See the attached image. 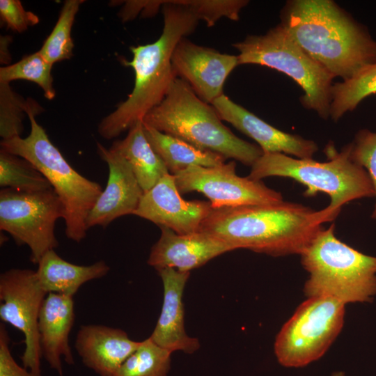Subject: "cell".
I'll return each instance as SVG.
<instances>
[{
    "label": "cell",
    "instance_id": "obj_19",
    "mask_svg": "<svg viewBox=\"0 0 376 376\" xmlns=\"http://www.w3.org/2000/svg\"><path fill=\"white\" fill-rule=\"evenodd\" d=\"M164 286L162 311L150 338L159 346L173 352L182 351L191 354L200 343L189 336L184 326L182 294L190 272L166 267L157 271Z\"/></svg>",
    "mask_w": 376,
    "mask_h": 376
},
{
    "label": "cell",
    "instance_id": "obj_22",
    "mask_svg": "<svg viewBox=\"0 0 376 376\" xmlns=\"http://www.w3.org/2000/svg\"><path fill=\"white\" fill-rule=\"evenodd\" d=\"M110 148L126 159L143 192L150 190L169 173L148 141L143 121L136 123L129 130L125 139L113 142Z\"/></svg>",
    "mask_w": 376,
    "mask_h": 376
},
{
    "label": "cell",
    "instance_id": "obj_28",
    "mask_svg": "<svg viewBox=\"0 0 376 376\" xmlns=\"http://www.w3.org/2000/svg\"><path fill=\"white\" fill-rule=\"evenodd\" d=\"M52 66L38 51L24 56L14 64L1 67L0 83L9 84L17 79L34 82L42 89L45 97L51 100L56 95L52 75Z\"/></svg>",
    "mask_w": 376,
    "mask_h": 376
},
{
    "label": "cell",
    "instance_id": "obj_1",
    "mask_svg": "<svg viewBox=\"0 0 376 376\" xmlns=\"http://www.w3.org/2000/svg\"><path fill=\"white\" fill-rule=\"evenodd\" d=\"M334 219L326 207L317 211L283 201L212 208L199 231L217 237L233 250L246 249L272 256L301 255L322 224Z\"/></svg>",
    "mask_w": 376,
    "mask_h": 376
},
{
    "label": "cell",
    "instance_id": "obj_30",
    "mask_svg": "<svg viewBox=\"0 0 376 376\" xmlns=\"http://www.w3.org/2000/svg\"><path fill=\"white\" fill-rule=\"evenodd\" d=\"M246 0H182L199 20L210 27L222 17L237 21L240 13L248 3Z\"/></svg>",
    "mask_w": 376,
    "mask_h": 376
},
{
    "label": "cell",
    "instance_id": "obj_7",
    "mask_svg": "<svg viewBox=\"0 0 376 376\" xmlns=\"http://www.w3.org/2000/svg\"><path fill=\"white\" fill-rule=\"evenodd\" d=\"M300 256L309 274L307 297H331L346 304L369 302L376 295V257L338 240L334 224L322 229Z\"/></svg>",
    "mask_w": 376,
    "mask_h": 376
},
{
    "label": "cell",
    "instance_id": "obj_29",
    "mask_svg": "<svg viewBox=\"0 0 376 376\" xmlns=\"http://www.w3.org/2000/svg\"><path fill=\"white\" fill-rule=\"evenodd\" d=\"M0 85V135L3 140H6L20 136L26 101L11 90L9 84Z\"/></svg>",
    "mask_w": 376,
    "mask_h": 376
},
{
    "label": "cell",
    "instance_id": "obj_3",
    "mask_svg": "<svg viewBox=\"0 0 376 376\" xmlns=\"http://www.w3.org/2000/svg\"><path fill=\"white\" fill-rule=\"evenodd\" d=\"M160 2L162 34L154 42L130 47L132 60L123 63L134 71V88L127 100L100 123L98 133L104 139H111L129 130L161 103L176 77L171 64L173 50L198 25L199 19L182 0Z\"/></svg>",
    "mask_w": 376,
    "mask_h": 376
},
{
    "label": "cell",
    "instance_id": "obj_12",
    "mask_svg": "<svg viewBox=\"0 0 376 376\" xmlns=\"http://www.w3.org/2000/svg\"><path fill=\"white\" fill-rule=\"evenodd\" d=\"M235 161L204 167L189 166L174 175L180 194L198 191L210 201L212 208L278 203L284 201L279 191L267 187L261 180L235 172Z\"/></svg>",
    "mask_w": 376,
    "mask_h": 376
},
{
    "label": "cell",
    "instance_id": "obj_2",
    "mask_svg": "<svg viewBox=\"0 0 376 376\" xmlns=\"http://www.w3.org/2000/svg\"><path fill=\"white\" fill-rule=\"evenodd\" d=\"M280 24L334 78L348 80L376 63V40L331 0L288 1Z\"/></svg>",
    "mask_w": 376,
    "mask_h": 376
},
{
    "label": "cell",
    "instance_id": "obj_32",
    "mask_svg": "<svg viewBox=\"0 0 376 376\" xmlns=\"http://www.w3.org/2000/svg\"><path fill=\"white\" fill-rule=\"evenodd\" d=\"M0 15L7 26L18 33L26 31L29 26L39 22L38 17L26 10L18 0H1Z\"/></svg>",
    "mask_w": 376,
    "mask_h": 376
},
{
    "label": "cell",
    "instance_id": "obj_6",
    "mask_svg": "<svg viewBox=\"0 0 376 376\" xmlns=\"http://www.w3.org/2000/svg\"><path fill=\"white\" fill-rule=\"evenodd\" d=\"M329 160L293 158L283 153H263L251 166L248 177L261 180L270 176L293 179L304 185L306 197L319 192L327 194L330 204L326 209L336 219L341 207L354 200L375 197V190L367 171L350 158V143L340 152L328 146Z\"/></svg>",
    "mask_w": 376,
    "mask_h": 376
},
{
    "label": "cell",
    "instance_id": "obj_21",
    "mask_svg": "<svg viewBox=\"0 0 376 376\" xmlns=\"http://www.w3.org/2000/svg\"><path fill=\"white\" fill-rule=\"evenodd\" d=\"M38 265L36 271L38 280L47 294L58 293L70 297L85 283L106 276L110 269L104 260L90 265L70 263L54 250L47 252Z\"/></svg>",
    "mask_w": 376,
    "mask_h": 376
},
{
    "label": "cell",
    "instance_id": "obj_16",
    "mask_svg": "<svg viewBox=\"0 0 376 376\" xmlns=\"http://www.w3.org/2000/svg\"><path fill=\"white\" fill-rule=\"evenodd\" d=\"M212 105L221 120L253 139L263 153H283L312 159L318 146L313 141L279 130L223 94Z\"/></svg>",
    "mask_w": 376,
    "mask_h": 376
},
{
    "label": "cell",
    "instance_id": "obj_18",
    "mask_svg": "<svg viewBox=\"0 0 376 376\" xmlns=\"http://www.w3.org/2000/svg\"><path fill=\"white\" fill-rule=\"evenodd\" d=\"M139 345L125 331L100 324L81 326L75 343L83 363L99 376H116Z\"/></svg>",
    "mask_w": 376,
    "mask_h": 376
},
{
    "label": "cell",
    "instance_id": "obj_31",
    "mask_svg": "<svg viewBox=\"0 0 376 376\" xmlns=\"http://www.w3.org/2000/svg\"><path fill=\"white\" fill-rule=\"evenodd\" d=\"M351 159L368 173L375 190L376 198V132L367 129L357 132L350 143ZM372 218L376 220V202Z\"/></svg>",
    "mask_w": 376,
    "mask_h": 376
},
{
    "label": "cell",
    "instance_id": "obj_20",
    "mask_svg": "<svg viewBox=\"0 0 376 376\" xmlns=\"http://www.w3.org/2000/svg\"><path fill=\"white\" fill-rule=\"evenodd\" d=\"M73 297L48 293L38 318L39 340L42 358L60 376L62 359L68 365L75 363L69 336L75 321Z\"/></svg>",
    "mask_w": 376,
    "mask_h": 376
},
{
    "label": "cell",
    "instance_id": "obj_25",
    "mask_svg": "<svg viewBox=\"0 0 376 376\" xmlns=\"http://www.w3.org/2000/svg\"><path fill=\"white\" fill-rule=\"evenodd\" d=\"M0 186L19 191L52 189L45 176L28 160L1 149Z\"/></svg>",
    "mask_w": 376,
    "mask_h": 376
},
{
    "label": "cell",
    "instance_id": "obj_13",
    "mask_svg": "<svg viewBox=\"0 0 376 376\" xmlns=\"http://www.w3.org/2000/svg\"><path fill=\"white\" fill-rule=\"evenodd\" d=\"M171 64L175 77L186 81L201 100L210 104L224 94L226 79L239 65L237 55L221 53L185 38L175 47Z\"/></svg>",
    "mask_w": 376,
    "mask_h": 376
},
{
    "label": "cell",
    "instance_id": "obj_23",
    "mask_svg": "<svg viewBox=\"0 0 376 376\" xmlns=\"http://www.w3.org/2000/svg\"><path fill=\"white\" fill-rule=\"evenodd\" d=\"M143 125L148 141L171 175L192 166L212 167L225 163L226 159L221 155L201 150L182 139Z\"/></svg>",
    "mask_w": 376,
    "mask_h": 376
},
{
    "label": "cell",
    "instance_id": "obj_5",
    "mask_svg": "<svg viewBox=\"0 0 376 376\" xmlns=\"http://www.w3.org/2000/svg\"><path fill=\"white\" fill-rule=\"evenodd\" d=\"M39 109L31 99L26 101L29 134L2 140L1 149L26 159L45 176L63 205L67 237L80 242L86 236L88 214L103 190L100 184L77 172L51 142L36 120Z\"/></svg>",
    "mask_w": 376,
    "mask_h": 376
},
{
    "label": "cell",
    "instance_id": "obj_27",
    "mask_svg": "<svg viewBox=\"0 0 376 376\" xmlns=\"http://www.w3.org/2000/svg\"><path fill=\"white\" fill-rule=\"evenodd\" d=\"M84 1L67 0L64 2L58 19L51 33L39 50L51 64L70 59L74 47L72 27L80 5Z\"/></svg>",
    "mask_w": 376,
    "mask_h": 376
},
{
    "label": "cell",
    "instance_id": "obj_10",
    "mask_svg": "<svg viewBox=\"0 0 376 376\" xmlns=\"http://www.w3.org/2000/svg\"><path fill=\"white\" fill-rule=\"evenodd\" d=\"M64 207L53 189L34 192L3 188L0 191V229L8 233L18 245L26 244L30 260L38 264L58 242L54 234Z\"/></svg>",
    "mask_w": 376,
    "mask_h": 376
},
{
    "label": "cell",
    "instance_id": "obj_8",
    "mask_svg": "<svg viewBox=\"0 0 376 376\" xmlns=\"http://www.w3.org/2000/svg\"><path fill=\"white\" fill-rule=\"evenodd\" d=\"M233 46L239 52V65H260L283 72L302 88L300 101L304 108L324 119L330 117L334 77L307 54L281 24L265 34L248 36Z\"/></svg>",
    "mask_w": 376,
    "mask_h": 376
},
{
    "label": "cell",
    "instance_id": "obj_14",
    "mask_svg": "<svg viewBox=\"0 0 376 376\" xmlns=\"http://www.w3.org/2000/svg\"><path fill=\"white\" fill-rule=\"evenodd\" d=\"M212 210L210 202L184 200L176 187L174 175L168 173L143 193L134 215L150 221L159 228L187 235L200 230L203 221Z\"/></svg>",
    "mask_w": 376,
    "mask_h": 376
},
{
    "label": "cell",
    "instance_id": "obj_9",
    "mask_svg": "<svg viewBox=\"0 0 376 376\" xmlns=\"http://www.w3.org/2000/svg\"><path fill=\"white\" fill-rule=\"evenodd\" d=\"M345 313V304L334 297H308L277 334L274 353L279 363L299 368L319 359L343 329Z\"/></svg>",
    "mask_w": 376,
    "mask_h": 376
},
{
    "label": "cell",
    "instance_id": "obj_24",
    "mask_svg": "<svg viewBox=\"0 0 376 376\" xmlns=\"http://www.w3.org/2000/svg\"><path fill=\"white\" fill-rule=\"evenodd\" d=\"M376 94V63L363 69L352 78L333 84L330 117L338 120L353 111L366 97Z\"/></svg>",
    "mask_w": 376,
    "mask_h": 376
},
{
    "label": "cell",
    "instance_id": "obj_15",
    "mask_svg": "<svg viewBox=\"0 0 376 376\" xmlns=\"http://www.w3.org/2000/svg\"><path fill=\"white\" fill-rule=\"evenodd\" d=\"M97 151L108 165L109 177L105 189L88 214L87 229L106 227L118 217L134 214L144 193L124 157L100 143Z\"/></svg>",
    "mask_w": 376,
    "mask_h": 376
},
{
    "label": "cell",
    "instance_id": "obj_11",
    "mask_svg": "<svg viewBox=\"0 0 376 376\" xmlns=\"http://www.w3.org/2000/svg\"><path fill=\"white\" fill-rule=\"evenodd\" d=\"M47 295L36 271L13 268L0 275V318L23 334L22 365L36 375H42L38 318Z\"/></svg>",
    "mask_w": 376,
    "mask_h": 376
},
{
    "label": "cell",
    "instance_id": "obj_26",
    "mask_svg": "<svg viewBox=\"0 0 376 376\" xmlns=\"http://www.w3.org/2000/svg\"><path fill=\"white\" fill-rule=\"evenodd\" d=\"M171 352L149 337L123 362L116 376H167Z\"/></svg>",
    "mask_w": 376,
    "mask_h": 376
},
{
    "label": "cell",
    "instance_id": "obj_17",
    "mask_svg": "<svg viewBox=\"0 0 376 376\" xmlns=\"http://www.w3.org/2000/svg\"><path fill=\"white\" fill-rule=\"evenodd\" d=\"M160 228L161 236L148 259V264L157 271L171 267L187 272L233 250L226 242L205 232L180 235L168 228Z\"/></svg>",
    "mask_w": 376,
    "mask_h": 376
},
{
    "label": "cell",
    "instance_id": "obj_33",
    "mask_svg": "<svg viewBox=\"0 0 376 376\" xmlns=\"http://www.w3.org/2000/svg\"><path fill=\"white\" fill-rule=\"evenodd\" d=\"M10 337L3 324L0 325V376H43L20 366L10 350Z\"/></svg>",
    "mask_w": 376,
    "mask_h": 376
},
{
    "label": "cell",
    "instance_id": "obj_4",
    "mask_svg": "<svg viewBox=\"0 0 376 376\" xmlns=\"http://www.w3.org/2000/svg\"><path fill=\"white\" fill-rule=\"evenodd\" d=\"M143 123L203 150L252 166L263 154L259 146L234 134L212 104L201 100L183 79L175 77L165 97Z\"/></svg>",
    "mask_w": 376,
    "mask_h": 376
},
{
    "label": "cell",
    "instance_id": "obj_34",
    "mask_svg": "<svg viewBox=\"0 0 376 376\" xmlns=\"http://www.w3.org/2000/svg\"><path fill=\"white\" fill-rule=\"evenodd\" d=\"M331 376H345V374L343 372L338 371L333 373Z\"/></svg>",
    "mask_w": 376,
    "mask_h": 376
}]
</instances>
